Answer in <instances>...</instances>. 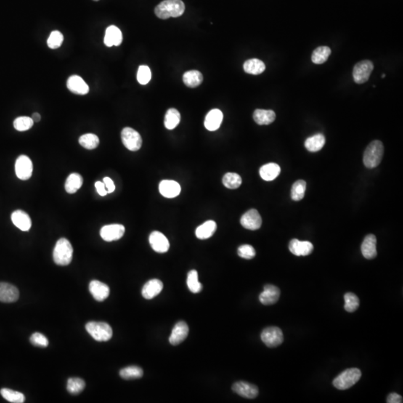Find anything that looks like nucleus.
<instances>
[{
    "instance_id": "nucleus-12",
    "label": "nucleus",
    "mask_w": 403,
    "mask_h": 403,
    "mask_svg": "<svg viewBox=\"0 0 403 403\" xmlns=\"http://www.w3.org/2000/svg\"><path fill=\"white\" fill-rule=\"evenodd\" d=\"M149 244L154 251L158 253H165L169 250L170 243L165 234L155 231L149 235Z\"/></svg>"
},
{
    "instance_id": "nucleus-25",
    "label": "nucleus",
    "mask_w": 403,
    "mask_h": 403,
    "mask_svg": "<svg viewBox=\"0 0 403 403\" xmlns=\"http://www.w3.org/2000/svg\"><path fill=\"white\" fill-rule=\"evenodd\" d=\"M163 287L162 281L155 279H151L143 287L142 296L147 300H152L159 294Z\"/></svg>"
},
{
    "instance_id": "nucleus-36",
    "label": "nucleus",
    "mask_w": 403,
    "mask_h": 403,
    "mask_svg": "<svg viewBox=\"0 0 403 403\" xmlns=\"http://www.w3.org/2000/svg\"><path fill=\"white\" fill-rule=\"evenodd\" d=\"M241 183V177L237 173H227L223 178V184L229 189H238Z\"/></svg>"
},
{
    "instance_id": "nucleus-52",
    "label": "nucleus",
    "mask_w": 403,
    "mask_h": 403,
    "mask_svg": "<svg viewBox=\"0 0 403 403\" xmlns=\"http://www.w3.org/2000/svg\"><path fill=\"white\" fill-rule=\"evenodd\" d=\"M382 78H385V74H383V75H382Z\"/></svg>"
},
{
    "instance_id": "nucleus-7",
    "label": "nucleus",
    "mask_w": 403,
    "mask_h": 403,
    "mask_svg": "<svg viewBox=\"0 0 403 403\" xmlns=\"http://www.w3.org/2000/svg\"><path fill=\"white\" fill-rule=\"evenodd\" d=\"M373 68V64L370 61L364 60L358 62L355 65L353 71V76L355 83L357 84H364V83H367Z\"/></svg>"
},
{
    "instance_id": "nucleus-4",
    "label": "nucleus",
    "mask_w": 403,
    "mask_h": 403,
    "mask_svg": "<svg viewBox=\"0 0 403 403\" xmlns=\"http://www.w3.org/2000/svg\"><path fill=\"white\" fill-rule=\"evenodd\" d=\"M361 377V372L359 369H347L334 380L333 385L338 390L349 389L359 381Z\"/></svg>"
},
{
    "instance_id": "nucleus-5",
    "label": "nucleus",
    "mask_w": 403,
    "mask_h": 403,
    "mask_svg": "<svg viewBox=\"0 0 403 403\" xmlns=\"http://www.w3.org/2000/svg\"><path fill=\"white\" fill-rule=\"evenodd\" d=\"M87 332L97 341H108L112 338L113 331L110 325L104 322H89L86 324Z\"/></svg>"
},
{
    "instance_id": "nucleus-45",
    "label": "nucleus",
    "mask_w": 403,
    "mask_h": 403,
    "mask_svg": "<svg viewBox=\"0 0 403 403\" xmlns=\"http://www.w3.org/2000/svg\"><path fill=\"white\" fill-rule=\"evenodd\" d=\"M151 77L152 73L149 67L145 65L140 66L137 75L138 83L143 85L148 84L151 80Z\"/></svg>"
},
{
    "instance_id": "nucleus-28",
    "label": "nucleus",
    "mask_w": 403,
    "mask_h": 403,
    "mask_svg": "<svg viewBox=\"0 0 403 403\" xmlns=\"http://www.w3.org/2000/svg\"><path fill=\"white\" fill-rule=\"evenodd\" d=\"M217 230V223L213 221H208L204 223L203 224L200 225L197 229H196V236L197 238L201 239V240H205V239L209 238L213 234L215 233Z\"/></svg>"
},
{
    "instance_id": "nucleus-48",
    "label": "nucleus",
    "mask_w": 403,
    "mask_h": 403,
    "mask_svg": "<svg viewBox=\"0 0 403 403\" xmlns=\"http://www.w3.org/2000/svg\"><path fill=\"white\" fill-rule=\"evenodd\" d=\"M103 183L105 184V189H106L108 194L113 193L115 191V183L113 180L111 179V178L105 177L103 179Z\"/></svg>"
},
{
    "instance_id": "nucleus-3",
    "label": "nucleus",
    "mask_w": 403,
    "mask_h": 403,
    "mask_svg": "<svg viewBox=\"0 0 403 403\" xmlns=\"http://www.w3.org/2000/svg\"><path fill=\"white\" fill-rule=\"evenodd\" d=\"M384 146L380 141H373L364 151L363 162L367 168H377L383 157Z\"/></svg>"
},
{
    "instance_id": "nucleus-51",
    "label": "nucleus",
    "mask_w": 403,
    "mask_h": 403,
    "mask_svg": "<svg viewBox=\"0 0 403 403\" xmlns=\"http://www.w3.org/2000/svg\"><path fill=\"white\" fill-rule=\"evenodd\" d=\"M41 115H40L39 113H34L33 115H32V119L33 120L34 122H35V123H38V122H39L40 120H41Z\"/></svg>"
},
{
    "instance_id": "nucleus-8",
    "label": "nucleus",
    "mask_w": 403,
    "mask_h": 403,
    "mask_svg": "<svg viewBox=\"0 0 403 403\" xmlns=\"http://www.w3.org/2000/svg\"><path fill=\"white\" fill-rule=\"evenodd\" d=\"M261 338L268 347H276L283 343L282 331L276 327H267L261 332Z\"/></svg>"
},
{
    "instance_id": "nucleus-44",
    "label": "nucleus",
    "mask_w": 403,
    "mask_h": 403,
    "mask_svg": "<svg viewBox=\"0 0 403 403\" xmlns=\"http://www.w3.org/2000/svg\"><path fill=\"white\" fill-rule=\"evenodd\" d=\"M64 42V35L59 31L51 32L47 40V45L50 49H56L60 47Z\"/></svg>"
},
{
    "instance_id": "nucleus-9",
    "label": "nucleus",
    "mask_w": 403,
    "mask_h": 403,
    "mask_svg": "<svg viewBox=\"0 0 403 403\" xmlns=\"http://www.w3.org/2000/svg\"><path fill=\"white\" fill-rule=\"evenodd\" d=\"M15 172L18 179L21 180L30 179L33 172V165L31 159L26 155H22L19 156L16 160Z\"/></svg>"
},
{
    "instance_id": "nucleus-26",
    "label": "nucleus",
    "mask_w": 403,
    "mask_h": 403,
    "mask_svg": "<svg viewBox=\"0 0 403 403\" xmlns=\"http://www.w3.org/2000/svg\"><path fill=\"white\" fill-rule=\"evenodd\" d=\"M253 119L257 124L270 125L276 120V114L272 110L256 109L253 114Z\"/></svg>"
},
{
    "instance_id": "nucleus-41",
    "label": "nucleus",
    "mask_w": 403,
    "mask_h": 403,
    "mask_svg": "<svg viewBox=\"0 0 403 403\" xmlns=\"http://www.w3.org/2000/svg\"><path fill=\"white\" fill-rule=\"evenodd\" d=\"M85 382L79 378H70L67 382V391L71 394H78L84 390Z\"/></svg>"
},
{
    "instance_id": "nucleus-33",
    "label": "nucleus",
    "mask_w": 403,
    "mask_h": 403,
    "mask_svg": "<svg viewBox=\"0 0 403 403\" xmlns=\"http://www.w3.org/2000/svg\"><path fill=\"white\" fill-rule=\"evenodd\" d=\"M181 115L176 109H170L167 112L165 118V127L169 130L174 129L180 123Z\"/></svg>"
},
{
    "instance_id": "nucleus-47",
    "label": "nucleus",
    "mask_w": 403,
    "mask_h": 403,
    "mask_svg": "<svg viewBox=\"0 0 403 403\" xmlns=\"http://www.w3.org/2000/svg\"><path fill=\"white\" fill-rule=\"evenodd\" d=\"M30 342L34 346H40V347H46L49 345V340L46 337L39 332H36L32 335Z\"/></svg>"
},
{
    "instance_id": "nucleus-39",
    "label": "nucleus",
    "mask_w": 403,
    "mask_h": 403,
    "mask_svg": "<svg viewBox=\"0 0 403 403\" xmlns=\"http://www.w3.org/2000/svg\"><path fill=\"white\" fill-rule=\"evenodd\" d=\"M2 396L6 400L13 403H22L25 401V396L18 391H13L8 388H3L0 391Z\"/></svg>"
},
{
    "instance_id": "nucleus-15",
    "label": "nucleus",
    "mask_w": 403,
    "mask_h": 403,
    "mask_svg": "<svg viewBox=\"0 0 403 403\" xmlns=\"http://www.w3.org/2000/svg\"><path fill=\"white\" fill-rule=\"evenodd\" d=\"M290 253L296 256H307L314 250V246L309 241H300L298 239H293L289 244Z\"/></svg>"
},
{
    "instance_id": "nucleus-11",
    "label": "nucleus",
    "mask_w": 403,
    "mask_h": 403,
    "mask_svg": "<svg viewBox=\"0 0 403 403\" xmlns=\"http://www.w3.org/2000/svg\"><path fill=\"white\" fill-rule=\"evenodd\" d=\"M240 223L245 229L254 231L261 227L262 219L257 210L250 209L241 217Z\"/></svg>"
},
{
    "instance_id": "nucleus-34",
    "label": "nucleus",
    "mask_w": 403,
    "mask_h": 403,
    "mask_svg": "<svg viewBox=\"0 0 403 403\" xmlns=\"http://www.w3.org/2000/svg\"><path fill=\"white\" fill-rule=\"evenodd\" d=\"M330 48L329 46H319L317 49H314L311 56V61L313 63L315 64H322L325 63L328 60L329 56L331 55Z\"/></svg>"
},
{
    "instance_id": "nucleus-46",
    "label": "nucleus",
    "mask_w": 403,
    "mask_h": 403,
    "mask_svg": "<svg viewBox=\"0 0 403 403\" xmlns=\"http://www.w3.org/2000/svg\"><path fill=\"white\" fill-rule=\"evenodd\" d=\"M237 253H238L239 256L245 258V259H252L256 255L255 249L249 244H244V245L239 247Z\"/></svg>"
},
{
    "instance_id": "nucleus-22",
    "label": "nucleus",
    "mask_w": 403,
    "mask_h": 403,
    "mask_svg": "<svg viewBox=\"0 0 403 403\" xmlns=\"http://www.w3.org/2000/svg\"><path fill=\"white\" fill-rule=\"evenodd\" d=\"M361 253L367 259H372L377 255V237L373 234L366 236L361 244Z\"/></svg>"
},
{
    "instance_id": "nucleus-1",
    "label": "nucleus",
    "mask_w": 403,
    "mask_h": 403,
    "mask_svg": "<svg viewBox=\"0 0 403 403\" xmlns=\"http://www.w3.org/2000/svg\"><path fill=\"white\" fill-rule=\"evenodd\" d=\"M185 6L181 0H165L155 7V14L158 18L166 20L179 17L184 14Z\"/></svg>"
},
{
    "instance_id": "nucleus-21",
    "label": "nucleus",
    "mask_w": 403,
    "mask_h": 403,
    "mask_svg": "<svg viewBox=\"0 0 403 403\" xmlns=\"http://www.w3.org/2000/svg\"><path fill=\"white\" fill-rule=\"evenodd\" d=\"M11 221L14 226L23 232H27L32 227V221L28 213L22 210H17L11 214Z\"/></svg>"
},
{
    "instance_id": "nucleus-2",
    "label": "nucleus",
    "mask_w": 403,
    "mask_h": 403,
    "mask_svg": "<svg viewBox=\"0 0 403 403\" xmlns=\"http://www.w3.org/2000/svg\"><path fill=\"white\" fill-rule=\"evenodd\" d=\"M73 249L67 239L61 238L58 240L53 250V260L58 265L67 266L73 259Z\"/></svg>"
},
{
    "instance_id": "nucleus-27",
    "label": "nucleus",
    "mask_w": 403,
    "mask_h": 403,
    "mask_svg": "<svg viewBox=\"0 0 403 403\" xmlns=\"http://www.w3.org/2000/svg\"><path fill=\"white\" fill-rule=\"evenodd\" d=\"M281 168L277 164L269 163L261 167L260 176L265 181H273L280 174Z\"/></svg>"
},
{
    "instance_id": "nucleus-49",
    "label": "nucleus",
    "mask_w": 403,
    "mask_h": 403,
    "mask_svg": "<svg viewBox=\"0 0 403 403\" xmlns=\"http://www.w3.org/2000/svg\"><path fill=\"white\" fill-rule=\"evenodd\" d=\"M387 402L388 403H402V397L398 393H390L389 396L387 398Z\"/></svg>"
},
{
    "instance_id": "nucleus-20",
    "label": "nucleus",
    "mask_w": 403,
    "mask_h": 403,
    "mask_svg": "<svg viewBox=\"0 0 403 403\" xmlns=\"http://www.w3.org/2000/svg\"><path fill=\"white\" fill-rule=\"evenodd\" d=\"M123 42V34L118 27L110 25L106 29L104 43L108 47L113 46H118Z\"/></svg>"
},
{
    "instance_id": "nucleus-38",
    "label": "nucleus",
    "mask_w": 403,
    "mask_h": 403,
    "mask_svg": "<svg viewBox=\"0 0 403 403\" xmlns=\"http://www.w3.org/2000/svg\"><path fill=\"white\" fill-rule=\"evenodd\" d=\"M187 285L189 290L192 293H200L202 290V285L199 282L198 273L195 270H193L189 273L187 279Z\"/></svg>"
},
{
    "instance_id": "nucleus-17",
    "label": "nucleus",
    "mask_w": 403,
    "mask_h": 403,
    "mask_svg": "<svg viewBox=\"0 0 403 403\" xmlns=\"http://www.w3.org/2000/svg\"><path fill=\"white\" fill-rule=\"evenodd\" d=\"M67 87L69 91L78 95H85L89 92V87L82 77L71 75L67 80Z\"/></svg>"
},
{
    "instance_id": "nucleus-16",
    "label": "nucleus",
    "mask_w": 403,
    "mask_h": 403,
    "mask_svg": "<svg viewBox=\"0 0 403 403\" xmlns=\"http://www.w3.org/2000/svg\"><path fill=\"white\" fill-rule=\"evenodd\" d=\"M189 328L187 324L184 321H180L175 325L174 328L172 331L169 341L173 346L179 344L184 341L189 335Z\"/></svg>"
},
{
    "instance_id": "nucleus-10",
    "label": "nucleus",
    "mask_w": 403,
    "mask_h": 403,
    "mask_svg": "<svg viewBox=\"0 0 403 403\" xmlns=\"http://www.w3.org/2000/svg\"><path fill=\"white\" fill-rule=\"evenodd\" d=\"M125 233L124 226L121 224H111L103 226L100 230V236L108 242L120 240Z\"/></svg>"
},
{
    "instance_id": "nucleus-6",
    "label": "nucleus",
    "mask_w": 403,
    "mask_h": 403,
    "mask_svg": "<svg viewBox=\"0 0 403 403\" xmlns=\"http://www.w3.org/2000/svg\"><path fill=\"white\" fill-rule=\"evenodd\" d=\"M121 139L123 145L128 150L136 152L139 150L142 146V138L136 130L126 127L122 130Z\"/></svg>"
},
{
    "instance_id": "nucleus-53",
    "label": "nucleus",
    "mask_w": 403,
    "mask_h": 403,
    "mask_svg": "<svg viewBox=\"0 0 403 403\" xmlns=\"http://www.w3.org/2000/svg\"><path fill=\"white\" fill-rule=\"evenodd\" d=\"M94 1H99V0H94Z\"/></svg>"
},
{
    "instance_id": "nucleus-43",
    "label": "nucleus",
    "mask_w": 403,
    "mask_h": 403,
    "mask_svg": "<svg viewBox=\"0 0 403 403\" xmlns=\"http://www.w3.org/2000/svg\"><path fill=\"white\" fill-rule=\"evenodd\" d=\"M34 121L32 117H19L14 121V127L19 131H25L33 126Z\"/></svg>"
},
{
    "instance_id": "nucleus-13",
    "label": "nucleus",
    "mask_w": 403,
    "mask_h": 403,
    "mask_svg": "<svg viewBox=\"0 0 403 403\" xmlns=\"http://www.w3.org/2000/svg\"><path fill=\"white\" fill-rule=\"evenodd\" d=\"M234 392L247 399H254L258 395V387L247 382H237L232 386Z\"/></svg>"
},
{
    "instance_id": "nucleus-35",
    "label": "nucleus",
    "mask_w": 403,
    "mask_h": 403,
    "mask_svg": "<svg viewBox=\"0 0 403 403\" xmlns=\"http://www.w3.org/2000/svg\"><path fill=\"white\" fill-rule=\"evenodd\" d=\"M142 369L137 366H130V367H125L120 371V375L124 380H136L143 377Z\"/></svg>"
},
{
    "instance_id": "nucleus-18",
    "label": "nucleus",
    "mask_w": 403,
    "mask_h": 403,
    "mask_svg": "<svg viewBox=\"0 0 403 403\" xmlns=\"http://www.w3.org/2000/svg\"><path fill=\"white\" fill-rule=\"evenodd\" d=\"M280 290L275 285H266L260 294L259 300L264 306L275 304L280 297Z\"/></svg>"
},
{
    "instance_id": "nucleus-31",
    "label": "nucleus",
    "mask_w": 403,
    "mask_h": 403,
    "mask_svg": "<svg viewBox=\"0 0 403 403\" xmlns=\"http://www.w3.org/2000/svg\"><path fill=\"white\" fill-rule=\"evenodd\" d=\"M83 179L78 173H71L65 182V190L68 194H73L83 186Z\"/></svg>"
},
{
    "instance_id": "nucleus-23",
    "label": "nucleus",
    "mask_w": 403,
    "mask_h": 403,
    "mask_svg": "<svg viewBox=\"0 0 403 403\" xmlns=\"http://www.w3.org/2000/svg\"><path fill=\"white\" fill-rule=\"evenodd\" d=\"M159 192L166 198H174L180 194L181 187L176 181L163 180L159 184Z\"/></svg>"
},
{
    "instance_id": "nucleus-14",
    "label": "nucleus",
    "mask_w": 403,
    "mask_h": 403,
    "mask_svg": "<svg viewBox=\"0 0 403 403\" xmlns=\"http://www.w3.org/2000/svg\"><path fill=\"white\" fill-rule=\"evenodd\" d=\"M20 297L18 289L11 284L0 282V302L11 303L17 301Z\"/></svg>"
},
{
    "instance_id": "nucleus-19",
    "label": "nucleus",
    "mask_w": 403,
    "mask_h": 403,
    "mask_svg": "<svg viewBox=\"0 0 403 403\" xmlns=\"http://www.w3.org/2000/svg\"><path fill=\"white\" fill-rule=\"evenodd\" d=\"M89 290L94 298L99 302L105 300L110 293V289L106 284L98 280L91 281L89 285Z\"/></svg>"
},
{
    "instance_id": "nucleus-37",
    "label": "nucleus",
    "mask_w": 403,
    "mask_h": 403,
    "mask_svg": "<svg viewBox=\"0 0 403 403\" xmlns=\"http://www.w3.org/2000/svg\"><path fill=\"white\" fill-rule=\"evenodd\" d=\"M80 145L87 149H94L99 146V139L96 135L85 134L78 139Z\"/></svg>"
},
{
    "instance_id": "nucleus-50",
    "label": "nucleus",
    "mask_w": 403,
    "mask_h": 403,
    "mask_svg": "<svg viewBox=\"0 0 403 403\" xmlns=\"http://www.w3.org/2000/svg\"><path fill=\"white\" fill-rule=\"evenodd\" d=\"M95 187L98 194H99L101 197H105V196L108 194L106 189H105V184H104L103 182H101V181H96L95 183Z\"/></svg>"
},
{
    "instance_id": "nucleus-30",
    "label": "nucleus",
    "mask_w": 403,
    "mask_h": 403,
    "mask_svg": "<svg viewBox=\"0 0 403 403\" xmlns=\"http://www.w3.org/2000/svg\"><path fill=\"white\" fill-rule=\"evenodd\" d=\"M326 138L324 135L317 134L311 136L305 141V147L311 152H318L325 145Z\"/></svg>"
},
{
    "instance_id": "nucleus-40",
    "label": "nucleus",
    "mask_w": 403,
    "mask_h": 403,
    "mask_svg": "<svg viewBox=\"0 0 403 403\" xmlns=\"http://www.w3.org/2000/svg\"><path fill=\"white\" fill-rule=\"evenodd\" d=\"M306 182L304 180L297 181L292 186L291 199L294 201L303 200L306 194Z\"/></svg>"
},
{
    "instance_id": "nucleus-42",
    "label": "nucleus",
    "mask_w": 403,
    "mask_h": 403,
    "mask_svg": "<svg viewBox=\"0 0 403 403\" xmlns=\"http://www.w3.org/2000/svg\"><path fill=\"white\" fill-rule=\"evenodd\" d=\"M344 308L348 312H354L359 307V297L353 293H346L344 295Z\"/></svg>"
},
{
    "instance_id": "nucleus-29",
    "label": "nucleus",
    "mask_w": 403,
    "mask_h": 403,
    "mask_svg": "<svg viewBox=\"0 0 403 403\" xmlns=\"http://www.w3.org/2000/svg\"><path fill=\"white\" fill-rule=\"evenodd\" d=\"M265 64L259 59H250V60L246 61L244 64V71L248 74H261L265 70Z\"/></svg>"
},
{
    "instance_id": "nucleus-32",
    "label": "nucleus",
    "mask_w": 403,
    "mask_h": 403,
    "mask_svg": "<svg viewBox=\"0 0 403 403\" xmlns=\"http://www.w3.org/2000/svg\"><path fill=\"white\" fill-rule=\"evenodd\" d=\"M203 76L198 70H190L183 75V82L189 88H196L202 84Z\"/></svg>"
},
{
    "instance_id": "nucleus-24",
    "label": "nucleus",
    "mask_w": 403,
    "mask_h": 403,
    "mask_svg": "<svg viewBox=\"0 0 403 403\" xmlns=\"http://www.w3.org/2000/svg\"><path fill=\"white\" fill-rule=\"evenodd\" d=\"M223 115L219 109H213L208 112L205 119V127L208 131H216L221 127L222 123Z\"/></svg>"
}]
</instances>
